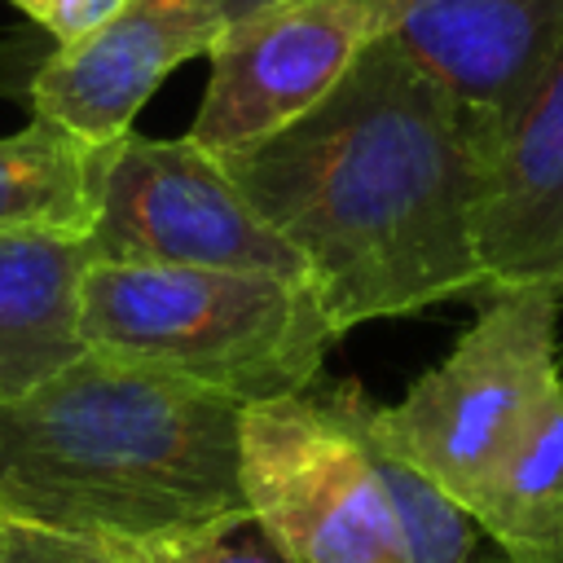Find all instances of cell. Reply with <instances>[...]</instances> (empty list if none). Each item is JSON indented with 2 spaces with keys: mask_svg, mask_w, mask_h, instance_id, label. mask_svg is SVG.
I'll return each instance as SVG.
<instances>
[{
  "mask_svg": "<svg viewBox=\"0 0 563 563\" xmlns=\"http://www.w3.org/2000/svg\"><path fill=\"white\" fill-rule=\"evenodd\" d=\"M493 141L391 40L264 145L224 158L246 202L303 255L339 330L488 290L479 202Z\"/></svg>",
  "mask_w": 563,
  "mask_h": 563,
  "instance_id": "1",
  "label": "cell"
},
{
  "mask_svg": "<svg viewBox=\"0 0 563 563\" xmlns=\"http://www.w3.org/2000/svg\"><path fill=\"white\" fill-rule=\"evenodd\" d=\"M242 405L84 352L0 405V519L66 541H158L246 523Z\"/></svg>",
  "mask_w": 563,
  "mask_h": 563,
  "instance_id": "2",
  "label": "cell"
},
{
  "mask_svg": "<svg viewBox=\"0 0 563 563\" xmlns=\"http://www.w3.org/2000/svg\"><path fill=\"white\" fill-rule=\"evenodd\" d=\"M88 352L207 387L233 405L303 396L339 343L308 277L92 260L79 286Z\"/></svg>",
  "mask_w": 563,
  "mask_h": 563,
  "instance_id": "3",
  "label": "cell"
},
{
  "mask_svg": "<svg viewBox=\"0 0 563 563\" xmlns=\"http://www.w3.org/2000/svg\"><path fill=\"white\" fill-rule=\"evenodd\" d=\"M559 299L541 286L479 295V317L396 405H378L347 383L352 413L383 449L475 510L532 413L563 387Z\"/></svg>",
  "mask_w": 563,
  "mask_h": 563,
  "instance_id": "4",
  "label": "cell"
},
{
  "mask_svg": "<svg viewBox=\"0 0 563 563\" xmlns=\"http://www.w3.org/2000/svg\"><path fill=\"white\" fill-rule=\"evenodd\" d=\"M238 475L251 523L290 563H409L374 453L334 391L246 405Z\"/></svg>",
  "mask_w": 563,
  "mask_h": 563,
  "instance_id": "5",
  "label": "cell"
},
{
  "mask_svg": "<svg viewBox=\"0 0 563 563\" xmlns=\"http://www.w3.org/2000/svg\"><path fill=\"white\" fill-rule=\"evenodd\" d=\"M88 246L97 260L308 277L303 255L246 202L229 167L189 136L128 132L106 150Z\"/></svg>",
  "mask_w": 563,
  "mask_h": 563,
  "instance_id": "6",
  "label": "cell"
},
{
  "mask_svg": "<svg viewBox=\"0 0 563 563\" xmlns=\"http://www.w3.org/2000/svg\"><path fill=\"white\" fill-rule=\"evenodd\" d=\"M409 0H277L211 48V75L189 141L238 158L321 106L356 57L396 31Z\"/></svg>",
  "mask_w": 563,
  "mask_h": 563,
  "instance_id": "7",
  "label": "cell"
},
{
  "mask_svg": "<svg viewBox=\"0 0 563 563\" xmlns=\"http://www.w3.org/2000/svg\"><path fill=\"white\" fill-rule=\"evenodd\" d=\"M220 35L224 18L216 0H123L97 31L53 48L35 66L26 101L35 119L70 136L114 145L132 132L154 88L189 57H211Z\"/></svg>",
  "mask_w": 563,
  "mask_h": 563,
  "instance_id": "8",
  "label": "cell"
},
{
  "mask_svg": "<svg viewBox=\"0 0 563 563\" xmlns=\"http://www.w3.org/2000/svg\"><path fill=\"white\" fill-rule=\"evenodd\" d=\"M391 40L497 145L563 53V0H409Z\"/></svg>",
  "mask_w": 563,
  "mask_h": 563,
  "instance_id": "9",
  "label": "cell"
},
{
  "mask_svg": "<svg viewBox=\"0 0 563 563\" xmlns=\"http://www.w3.org/2000/svg\"><path fill=\"white\" fill-rule=\"evenodd\" d=\"M479 264L488 290L541 286L563 295V53L493 150Z\"/></svg>",
  "mask_w": 563,
  "mask_h": 563,
  "instance_id": "10",
  "label": "cell"
},
{
  "mask_svg": "<svg viewBox=\"0 0 563 563\" xmlns=\"http://www.w3.org/2000/svg\"><path fill=\"white\" fill-rule=\"evenodd\" d=\"M84 238H0V405L79 361V286L92 264Z\"/></svg>",
  "mask_w": 563,
  "mask_h": 563,
  "instance_id": "11",
  "label": "cell"
},
{
  "mask_svg": "<svg viewBox=\"0 0 563 563\" xmlns=\"http://www.w3.org/2000/svg\"><path fill=\"white\" fill-rule=\"evenodd\" d=\"M106 150L44 119L0 136V238L44 233L88 242L101 207Z\"/></svg>",
  "mask_w": 563,
  "mask_h": 563,
  "instance_id": "12",
  "label": "cell"
},
{
  "mask_svg": "<svg viewBox=\"0 0 563 563\" xmlns=\"http://www.w3.org/2000/svg\"><path fill=\"white\" fill-rule=\"evenodd\" d=\"M471 519L510 563H554L563 550V387L532 413Z\"/></svg>",
  "mask_w": 563,
  "mask_h": 563,
  "instance_id": "13",
  "label": "cell"
},
{
  "mask_svg": "<svg viewBox=\"0 0 563 563\" xmlns=\"http://www.w3.org/2000/svg\"><path fill=\"white\" fill-rule=\"evenodd\" d=\"M334 400L352 413L347 405V383L330 387ZM352 422L361 427V418L352 413ZM369 453H374V466L383 475V488L396 506V519H400V537H405V559L409 563H479L484 554V532L479 523L471 519L466 506H457L449 493H440L427 475H418L409 462H400L391 449H383L365 427H361Z\"/></svg>",
  "mask_w": 563,
  "mask_h": 563,
  "instance_id": "14",
  "label": "cell"
},
{
  "mask_svg": "<svg viewBox=\"0 0 563 563\" xmlns=\"http://www.w3.org/2000/svg\"><path fill=\"white\" fill-rule=\"evenodd\" d=\"M66 541V537H62ZM79 563H290L251 519L158 541H66Z\"/></svg>",
  "mask_w": 563,
  "mask_h": 563,
  "instance_id": "15",
  "label": "cell"
},
{
  "mask_svg": "<svg viewBox=\"0 0 563 563\" xmlns=\"http://www.w3.org/2000/svg\"><path fill=\"white\" fill-rule=\"evenodd\" d=\"M13 9H22L40 31L53 35V44H75L88 31H97L106 18H114V9L123 0H9Z\"/></svg>",
  "mask_w": 563,
  "mask_h": 563,
  "instance_id": "16",
  "label": "cell"
},
{
  "mask_svg": "<svg viewBox=\"0 0 563 563\" xmlns=\"http://www.w3.org/2000/svg\"><path fill=\"white\" fill-rule=\"evenodd\" d=\"M0 563H79V559L62 537L0 519Z\"/></svg>",
  "mask_w": 563,
  "mask_h": 563,
  "instance_id": "17",
  "label": "cell"
},
{
  "mask_svg": "<svg viewBox=\"0 0 563 563\" xmlns=\"http://www.w3.org/2000/svg\"><path fill=\"white\" fill-rule=\"evenodd\" d=\"M268 4H277V0H216V9H220V18H224V26H233V22L251 18V13L268 9Z\"/></svg>",
  "mask_w": 563,
  "mask_h": 563,
  "instance_id": "18",
  "label": "cell"
},
{
  "mask_svg": "<svg viewBox=\"0 0 563 563\" xmlns=\"http://www.w3.org/2000/svg\"><path fill=\"white\" fill-rule=\"evenodd\" d=\"M479 563H510V559H506V554H501V550H497V545L484 537V554H479Z\"/></svg>",
  "mask_w": 563,
  "mask_h": 563,
  "instance_id": "19",
  "label": "cell"
},
{
  "mask_svg": "<svg viewBox=\"0 0 563 563\" xmlns=\"http://www.w3.org/2000/svg\"><path fill=\"white\" fill-rule=\"evenodd\" d=\"M554 563H563V550H559V554H554Z\"/></svg>",
  "mask_w": 563,
  "mask_h": 563,
  "instance_id": "20",
  "label": "cell"
}]
</instances>
